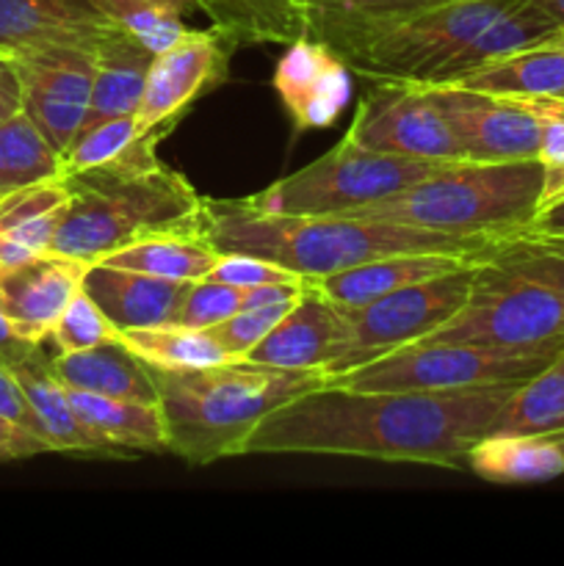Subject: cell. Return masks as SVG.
<instances>
[{"label": "cell", "mask_w": 564, "mask_h": 566, "mask_svg": "<svg viewBox=\"0 0 564 566\" xmlns=\"http://www.w3.org/2000/svg\"><path fill=\"white\" fill-rule=\"evenodd\" d=\"M36 348H39L36 343L22 340V337L11 329L9 318H6V313L0 310V365L11 370L17 363H22L25 357H31Z\"/></svg>", "instance_id": "7bdbcfd3"}, {"label": "cell", "mask_w": 564, "mask_h": 566, "mask_svg": "<svg viewBox=\"0 0 564 566\" xmlns=\"http://www.w3.org/2000/svg\"><path fill=\"white\" fill-rule=\"evenodd\" d=\"M116 28L136 36L149 53H164L188 31L182 14L191 0H100Z\"/></svg>", "instance_id": "e575fe53"}, {"label": "cell", "mask_w": 564, "mask_h": 566, "mask_svg": "<svg viewBox=\"0 0 564 566\" xmlns=\"http://www.w3.org/2000/svg\"><path fill=\"white\" fill-rule=\"evenodd\" d=\"M70 205L50 252L97 263L142 238L202 227V202L186 175L164 160L144 169L66 177Z\"/></svg>", "instance_id": "5b68a950"}, {"label": "cell", "mask_w": 564, "mask_h": 566, "mask_svg": "<svg viewBox=\"0 0 564 566\" xmlns=\"http://www.w3.org/2000/svg\"><path fill=\"white\" fill-rule=\"evenodd\" d=\"M42 453H50V448L36 434L0 415V464L42 457Z\"/></svg>", "instance_id": "60d3db41"}, {"label": "cell", "mask_w": 564, "mask_h": 566, "mask_svg": "<svg viewBox=\"0 0 564 566\" xmlns=\"http://www.w3.org/2000/svg\"><path fill=\"white\" fill-rule=\"evenodd\" d=\"M114 20L100 0H0V53L50 44L97 48Z\"/></svg>", "instance_id": "ac0fdd59"}, {"label": "cell", "mask_w": 564, "mask_h": 566, "mask_svg": "<svg viewBox=\"0 0 564 566\" xmlns=\"http://www.w3.org/2000/svg\"><path fill=\"white\" fill-rule=\"evenodd\" d=\"M160 136H147L138 127L136 114L111 116L77 130L61 158V175L75 177L88 171H127L158 164Z\"/></svg>", "instance_id": "484cf974"}, {"label": "cell", "mask_w": 564, "mask_h": 566, "mask_svg": "<svg viewBox=\"0 0 564 566\" xmlns=\"http://www.w3.org/2000/svg\"><path fill=\"white\" fill-rule=\"evenodd\" d=\"M564 346L501 348L479 343L418 340L376 363L326 379L354 390H481L498 385H523L553 363Z\"/></svg>", "instance_id": "9c48e42d"}, {"label": "cell", "mask_w": 564, "mask_h": 566, "mask_svg": "<svg viewBox=\"0 0 564 566\" xmlns=\"http://www.w3.org/2000/svg\"><path fill=\"white\" fill-rule=\"evenodd\" d=\"M518 385L481 390H354L324 381L276 407L243 457H352L468 470V451Z\"/></svg>", "instance_id": "6da1fadb"}, {"label": "cell", "mask_w": 564, "mask_h": 566, "mask_svg": "<svg viewBox=\"0 0 564 566\" xmlns=\"http://www.w3.org/2000/svg\"><path fill=\"white\" fill-rule=\"evenodd\" d=\"M243 310V287L216 280H197L182 296L177 324L182 329H210Z\"/></svg>", "instance_id": "74e56055"}, {"label": "cell", "mask_w": 564, "mask_h": 566, "mask_svg": "<svg viewBox=\"0 0 564 566\" xmlns=\"http://www.w3.org/2000/svg\"><path fill=\"white\" fill-rule=\"evenodd\" d=\"M236 48V42L210 25L208 31L188 28L171 48L155 55L136 111L142 133L164 138L197 99L219 88L230 75Z\"/></svg>", "instance_id": "4fadbf2b"}, {"label": "cell", "mask_w": 564, "mask_h": 566, "mask_svg": "<svg viewBox=\"0 0 564 566\" xmlns=\"http://www.w3.org/2000/svg\"><path fill=\"white\" fill-rule=\"evenodd\" d=\"M341 340L343 310L321 296L307 282V291L282 315L280 324L241 359L269 365V368L321 370L324 374L341 352Z\"/></svg>", "instance_id": "e0dca14e"}, {"label": "cell", "mask_w": 564, "mask_h": 566, "mask_svg": "<svg viewBox=\"0 0 564 566\" xmlns=\"http://www.w3.org/2000/svg\"><path fill=\"white\" fill-rule=\"evenodd\" d=\"M166 451L194 468L243 457L252 431L293 396L324 385L321 370L227 359L208 368H153Z\"/></svg>", "instance_id": "3957f363"}, {"label": "cell", "mask_w": 564, "mask_h": 566, "mask_svg": "<svg viewBox=\"0 0 564 566\" xmlns=\"http://www.w3.org/2000/svg\"><path fill=\"white\" fill-rule=\"evenodd\" d=\"M238 48L291 44L304 36L307 0H191Z\"/></svg>", "instance_id": "4dcf8cb0"}, {"label": "cell", "mask_w": 564, "mask_h": 566, "mask_svg": "<svg viewBox=\"0 0 564 566\" xmlns=\"http://www.w3.org/2000/svg\"><path fill=\"white\" fill-rule=\"evenodd\" d=\"M53 177H61V153L20 108L0 125V197Z\"/></svg>", "instance_id": "d6a6232c"}, {"label": "cell", "mask_w": 564, "mask_h": 566, "mask_svg": "<svg viewBox=\"0 0 564 566\" xmlns=\"http://www.w3.org/2000/svg\"><path fill=\"white\" fill-rule=\"evenodd\" d=\"M542 164L529 160H451L396 197L352 216L398 221L457 238L506 241L531 230L542 197Z\"/></svg>", "instance_id": "8992f818"}, {"label": "cell", "mask_w": 564, "mask_h": 566, "mask_svg": "<svg viewBox=\"0 0 564 566\" xmlns=\"http://www.w3.org/2000/svg\"><path fill=\"white\" fill-rule=\"evenodd\" d=\"M296 304L293 302H280V304H269V307H247V310H238L232 318L221 321V324L210 326L208 332L216 343L221 346V352L227 354L230 359H241L274 329L276 324L282 321V315Z\"/></svg>", "instance_id": "f35d334b"}, {"label": "cell", "mask_w": 564, "mask_h": 566, "mask_svg": "<svg viewBox=\"0 0 564 566\" xmlns=\"http://www.w3.org/2000/svg\"><path fill=\"white\" fill-rule=\"evenodd\" d=\"M495 247V243H492ZM490 247V249H492ZM490 249L473 254H448V252H407V254H387V258L368 260L354 269L337 271V274L313 280L310 285L330 298L337 307H359V304L376 302V298L396 293L401 287L418 285V282L431 280V276L451 274V271L468 269L479 263Z\"/></svg>", "instance_id": "ffe728a7"}, {"label": "cell", "mask_w": 564, "mask_h": 566, "mask_svg": "<svg viewBox=\"0 0 564 566\" xmlns=\"http://www.w3.org/2000/svg\"><path fill=\"white\" fill-rule=\"evenodd\" d=\"M20 83L22 111L64 158L92 105L97 48L50 44L0 53Z\"/></svg>", "instance_id": "7c38bea8"}, {"label": "cell", "mask_w": 564, "mask_h": 566, "mask_svg": "<svg viewBox=\"0 0 564 566\" xmlns=\"http://www.w3.org/2000/svg\"><path fill=\"white\" fill-rule=\"evenodd\" d=\"M426 340L564 346V235L525 230L498 241L473 265L462 310Z\"/></svg>", "instance_id": "277c9868"}, {"label": "cell", "mask_w": 564, "mask_h": 566, "mask_svg": "<svg viewBox=\"0 0 564 566\" xmlns=\"http://www.w3.org/2000/svg\"><path fill=\"white\" fill-rule=\"evenodd\" d=\"M564 431V348L547 368L514 387L487 434H562Z\"/></svg>", "instance_id": "1f68e13d"}, {"label": "cell", "mask_w": 564, "mask_h": 566, "mask_svg": "<svg viewBox=\"0 0 564 566\" xmlns=\"http://www.w3.org/2000/svg\"><path fill=\"white\" fill-rule=\"evenodd\" d=\"M221 252L208 241L202 227L197 230H169L142 238L97 263L116 269L138 271V274L158 276V280L197 282L213 271Z\"/></svg>", "instance_id": "f546056e"}, {"label": "cell", "mask_w": 564, "mask_h": 566, "mask_svg": "<svg viewBox=\"0 0 564 566\" xmlns=\"http://www.w3.org/2000/svg\"><path fill=\"white\" fill-rule=\"evenodd\" d=\"M116 337L114 324L103 315V310L92 302L86 291H77L75 298L66 304V310L61 313L59 324H55L53 340L55 354H70V352H86V348L100 346V343H108Z\"/></svg>", "instance_id": "8d00e7d4"}, {"label": "cell", "mask_w": 564, "mask_h": 566, "mask_svg": "<svg viewBox=\"0 0 564 566\" xmlns=\"http://www.w3.org/2000/svg\"><path fill=\"white\" fill-rule=\"evenodd\" d=\"M352 77L354 72L330 44L302 36L285 44L271 83L296 133H310L341 119L352 97Z\"/></svg>", "instance_id": "9a60e30c"}, {"label": "cell", "mask_w": 564, "mask_h": 566, "mask_svg": "<svg viewBox=\"0 0 564 566\" xmlns=\"http://www.w3.org/2000/svg\"><path fill=\"white\" fill-rule=\"evenodd\" d=\"M534 232H545V235H564V202L553 205L551 210H545L542 216H536L534 224H531Z\"/></svg>", "instance_id": "f6af8a7d"}, {"label": "cell", "mask_w": 564, "mask_h": 566, "mask_svg": "<svg viewBox=\"0 0 564 566\" xmlns=\"http://www.w3.org/2000/svg\"><path fill=\"white\" fill-rule=\"evenodd\" d=\"M553 440H556L558 448H562V451H564V431H562V434H553Z\"/></svg>", "instance_id": "7dc6e473"}, {"label": "cell", "mask_w": 564, "mask_h": 566, "mask_svg": "<svg viewBox=\"0 0 564 566\" xmlns=\"http://www.w3.org/2000/svg\"><path fill=\"white\" fill-rule=\"evenodd\" d=\"M116 340L153 368H208L230 359L205 329H182V326L116 329Z\"/></svg>", "instance_id": "836d02e7"}, {"label": "cell", "mask_w": 564, "mask_h": 566, "mask_svg": "<svg viewBox=\"0 0 564 566\" xmlns=\"http://www.w3.org/2000/svg\"><path fill=\"white\" fill-rule=\"evenodd\" d=\"M86 269L88 263L48 252L0 276V310L11 329L36 346L50 340L61 313L83 287Z\"/></svg>", "instance_id": "2e32d148"}, {"label": "cell", "mask_w": 564, "mask_h": 566, "mask_svg": "<svg viewBox=\"0 0 564 566\" xmlns=\"http://www.w3.org/2000/svg\"><path fill=\"white\" fill-rule=\"evenodd\" d=\"M20 108H22L20 83H17L14 70L0 59V125H3L6 119H11Z\"/></svg>", "instance_id": "ee69618b"}, {"label": "cell", "mask_w": 564, "mask_h": 566, "mask_svg": "<svg viewBox=\"0 0 564 566\" xmlns=\"http://www.w3.org/2000/svg\"><path fill=\"white\" fill-rule=\"evenodd\" d=\"M202 230L219 252L252 254L302 280H324L368 260L407 252H484L498 241L457 238L374 216H285L243 199H205Z\"/></svg>", "instance_id": "7a4b0ae2"}, {"label": "cell", "mask_w": 564, "mask_h": 566, "mask_svg": "<svg viewBox=\"0 0 564 566\" xmlns=\"http://www.w3.org/2000/svg\"><path fill=\"white\" fill-rule=\"evenodd\" d=\"M514 3L518 0H453L393 22L337 55L368 83H451L473 39Z\"/></svg>", "instance_id": "52a82bcc"}, {"label": "cell", "mask_w": 564, "mask_h": 566, "mask_svg": "<svg viewBox=\"0 0 564 566\" xmlns=\"http://www.w3.org/2000/svg\"><path fill=\"white\" fill-rule=\"evenodd\" d=\"M473 265L431 276L359 307H341L343 340L337 357L324 370L326 379L363 368L398 348L435 335L468 302Z\"/></svg>", "instance_id": "30bf717a"}, {"label": "cell", "mask_w": 564, "mask_h": 566, "mask_svg": "<svg viewBox=\"0 0 564 566\" xmlns=\"http://www.w3.org/2000/svg\"><path fill=\"white\" fill-rule=\"evenodd\" d=\"M205 280L224 282V285L236 287H254L265 285V282H285V280H302L293 271L280 269V265L269 263V260L252 258V254H236V252H221L219 263L213 265Z\"/></svg>", "instance_id": "ab89813d"}, {"label": "cell", "mask_w": 564, "mask_h": 566, "mask_svg": "<svg viewBox=\"0 0 564 566\" xmlns=\"http://www.w3.org/2000/svg\"><path fill=\"white\" fill-rule=\"evenodd\" d=\"M70 403L88 434L108 448L114 459H133L130 453H169L166 426L158 403L108 398L94 392L70 390Z\"/></svg>", "instance_id": "603a6c76"}, {"label": "cell", "mask_w": 564, "mask_h": 566, "mask_svg": "<svg viewBox=\"0 0 564 566\" xmlns=\"http://www.w3.org/2000/svg\"><path fill=\"white\" fill-rule=\"evenodd\" d=\"M188 285L191 282L158 280L105 263H92L83 276V291L103 310L114 329L175 326Z\"/></svg>", "instance_id": "d6986e66"}, {"label": "cell", "mask_w": 564, "mask_h": 566, "mask_svg": "<svg viewBox=\"0 0 564 566\" xmlns=\"http://www.w3.org/2000/svg\"><path fill=\"white\" fill-rule=\"evenodd\" d=\"M534 3L564 31V0H534Z\"/></svg>", "instance_id": "bcb514c9"}, {"label": "cell", "mask_w": 564, "mask_h": 566, "mask_svg": "<svg viewBox=\"0 0 564 566\" xmlns=\"http://www.w3.org/2000/svg\"><path fill=\"white\" fill-rule=\"evenodd\" d=\"M446 3L453 0H307L304 36L318 39L341 53L393 22Z\"/></svg>", "instance_id": "f1b7e54d"}, {"label": "cell", "mask_w": 564, "mask_h": 566, "mask_svg": "<svg viewBox=\"0 0 564 566\" xmlns=\"http://www.w3.org/2000/svg\"><path fill=\"white\" fill-rule=\"evenodd\" d=\"M446 114L453 136L462 144L464 160L501 164V160H529L540 153V122L525 108L523 99L476 88L437 83L429 86Z\"/></svg>", "instance_id": "5bb4252c"}, {"label": "cell", "mask_w": 564, "mask_h": 566, "mask_svg": "<svg viewBox=\"0 0 564 566\" xmlns=\"http://www.w3.org/2000/svg\"><path fill=\"white\" fill-rule=\"evenodd\" d=\"M453 86L501 97H564V31L492 59Z\"/></svg>", "instance_id": "cb8c5ba5"}, {"label": "cell", "mask_w": 564, "mask_h": 566, "mask_svg": "<svg viewBox=\"0 0 564 566\" xmlns=\"http://www.w3.org/2000/svg\"><path fill=\"white\" fill-rule=\"evenodd\" d=\"M155 53H149L136 36L116 28L97 44V64H94L92 105L83 125L111 119V116H130L142 103L147 72Z\"/></svg>", "instance_id": "4316f807"}, {"label": "cell", "mask_w": 564, "mask_h": 566, "mask_svg": "<svg viewBox=\"0 0 564 566\" xmlns=\"http://www.w3.org/2000/svg\"><path fill=\"white\" fill-rule=\"evenodd\" d=\"M50 363H53L55 376L70 390L158 403V390H155L149 365L133 352H127L116 337L86 348V352L55 354V357H50Z\"/></svg>", "instance_id": "d4e9b609"}, {"label": "cell", "mask_w": 564, "mask_h": 566, "mask_svg": "<svg viewBox=\"0 0 564 566\" xmlns=\"http://www.w3.org/2000/svg\"><path fill=\"white\" fill-rule=\"evenodd\" d=\"M70 197V180L64 175L0 197V276L50 252Z\"/></svg>", "instance_id": "44dd1931"}, {"label": "cell", "mask_w": 564, "mask_h": 566, "mask_svg": "<svg viewBox=\"0 0 564 566\" xmlns=\"http://www.w3.org/2000/svg\"><path fill=\"white\" fill-rule=\"evenodd\" d=\"M440 166L437 160L376 153L343 136L318 160L247 199L269 213L352 216L368 205L396 197Z\"/></svg>", "instance_id": "ba28073f"}, {"label": "cell", "mask_w": 564, "mask_h": 566, "mask_svg": "<svg viewBox=\"0 0 564 566\" xmlns=\"http://www.w3.org/2000/svg\"><path fill=\"white\" fill-rule=\"evenodd\" d=\"M468 470L490 484H545L564 475V451L545 434H484L468 451Z\"/></svg>", "instance_id": "83f0119b"}, {"label": "cell", "mask_w": 564, "mask_h": 566, "mask_svg": "<svg viewBox=\"0 0 564 566\" xmlns=\"http://www.w3.org/2000/svg\"><path fill=\"white\" fill-rule=\"evenodd\" d=\"M346 136L376 153L451 164L464 160L446 114L429 86L379 81L363 94Z\"/></svg>", "instance_id": "8fae6325"}, {"label": "cell", "mask_w": 564, "mask_h": 566, "mask_svg": "<svg viewBox=\"0 0 564 566\" xmlns=\"http://www.w3.org/2000/svg\"><path fill=\"white\" fill-rule=\"evenodd\" d=\"M523 103L540 122L536 160L542 164L545 182L536 216H542L553 205L564 202V97H523Z\"/></svg>", "instance_id": "d590c367"}, {"label": "cell", "mask_w": 564, "mask_h": 566, "mask_svg": "<svg viewBox=\"0 0 564 566\" xmlns=\"http://www.w3.org/2000/svg\"><path fill=\"white\" fill-rule=\"evenodd\" d=\"M42 346L31 357H25L22 363H17L11 368V376L17 379L33 418H36L39 437L48 442L50 453H77V457L114 459L108 453V448L100 446L88 434L86 426L77 420L75 409L70 403V392H66L64 381L55 376L53 363H50Z\"/></svg>", "instance_id": "7402d4cb"}, {"label": "cell", "mask_w": 564, "mask_h": 566, "mask_svg": "<svg viewBox=\"0 0 564 566\" xmlns=\"http://www.w3.org/2000/svg\"><path fill=\"white\" fill-rule=\"evenodd\" d=\"M0 415L9 420H14V423H20L22 429H28L31 434L39 437L36 418H33L31 407H28V401H25V396H22L17 379L11 376L9 368H3V365H0ZM39 440H42V437H39ZM44 446H48V442H44Z\"/></svg>", "instance_id": "b9f144b4"}]
</instances>
